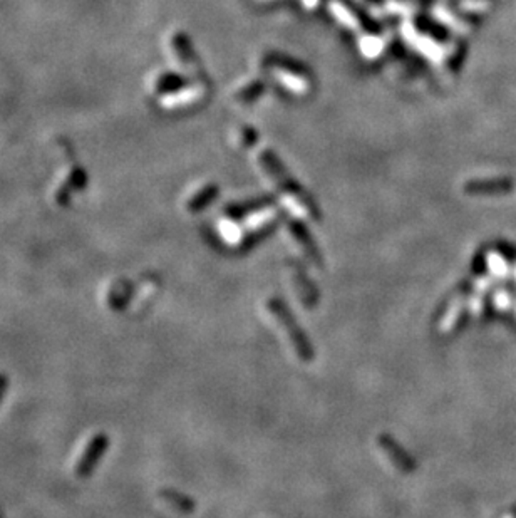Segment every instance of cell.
<instances>
[{
    "mask_svg": "<svg viewBox=\"0 0 516 518\" xmlns=\"http://www.w3.org/2000/svg\"><path fill=\"white\" fill-rule=\"evenodd\" d=\"M7 390V378L0 374V397H2L4 392Z\"/></svg>",
    "mask_w": 516,
    "mask_h": 518,
    "instance_id": "obj_6",
    "label": "cell"
},
{
    "mask_svg": "<svg viewBox=\"0 0 516 518\" xmlns=\"http://www.w3.org/2000/svg\"><path fill=\"white\" fill-rule=\"evenodd\" d=\"M106 448H108V436L103 433L94 434L87 445L82 448L79 458H77L76 466H74V473L76 476H87L92 470L96 468L98 461L103 458Z\"/></svg>",
    "mask_w": 516,
    "mask_h": 518,
    "instance_id": "obj_1",
    "label": "cell"
},
{
    "mask_svg": "<svg viewBox=\"0 0 516 518\" xmlns=\"http://www.w3.org/2000/svg\"><path fill=\"white\" fill-rule=\"evenodd\" d=\"M382 446H384L386 450H391V451H396V453H399V451H400L399 448H398V445H396V443L393 445V443L382 441ZM387 455H389L391 458H393V460L396 461V463L399 465V468H400V470H413V465H414V463H413V460H411V458H409V456H405V455H396V456H394V453H387Z\"/></svg>",
    "mask_w": 516,
    "mask_h": 518,
    "instance_id": "obj_4",
    "label": "cell"
},
{
    "mask_svg": "<svg viewBox=\"0 0 516 518\" xmlns=\"http://www.w3.org/2000/svg\"><path fill=\"white\" fill-rule=\"evenodd\" d=\"M67 187L72 189V192H76V189H82L87 187V175L86 171L82 168H74L71 177H69L67 180Z\"/></svg>",
    "mask_w": 516,
    "mask_h": 518,
    "instance_id": "obj_5",
    "label": "cell"
},
{
    "mask_svg": "<svg viewBox=\"0 0 516 518\" xmlns=\"http://www.w3.org/2000/svg\"><path fill=\"white\" fill-rule=\"evenodd\" d=\"M129 294H131V285L128 284V282H119V284L116 287H113V290L108 294V304L111 309H121V300H119V297L123 299V302L126 304L128 299H129Z\"/></svg>",
    "mask_w": 516,
    "mask_h": 518,
    "instance_id": "obj_3",
    "label": "cell"
},
{
    "mask_svg": "<svg viewBox=\"0 0 516 518\" xmlns=\"http://www.w3.org/2000/svg\"><path fill=\"white\" fill-rule=\"evenodd\" d=\"M280 305H282V304L275 302V307H274V304H271V311L279 312L280 322H282L284 326L287 327V331H290V337H292V342L295 344V348L298 349V353H302V354H307V356H308V354H310V351H308V344H307V341L303 339V336L301 334V332H297V329H295V326H293L292 317H290V314H288V312L285 314L284 307H280Z\"/></svg>",
    "mask_w": 516,
    "mask_h": 518,
    "instance_id": "obj_2",
    "label": "cell"
}]
</instances>
